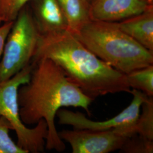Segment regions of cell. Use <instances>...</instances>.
<instances>
[{
    "instance_id": "3",
    "label": "cell",
    "mask_w": 153,
    "mask_h": 153,
    "mask_svg": "<svg viewBox=\"0 0 153 153\" xmlns=\"http://www.w3.org/2000/svg\"><path fill=\"white\" fill-rule=\"evenodd\" d=\"M74 35L100 60L126 75L153 65V53L121 31L116 22L91 20Z\"/></svg>"
},
{
    "instance_id": "15",
    "label": "cell",
    "mask_w": 153,
    "mask_h": 153,
    "mask_svg": "<svg viewBox=\"0 0 153 153\" xmlns=\"http://www.w3.org/2000/svg\"><path fill=\"white\" fill-rule=\"evenodd\" d=\"M120 150L126 153H152L153 140L137 134L127 138Z\"/></svg>"
},
{
    "instance_id": "2",
    "label": "cell",
    "mask_w": 153,
    "mask_h": 153,
    "mask_svg": "<svg viewBox=\"0 0 153 153\" xmlns=\"http://www.w3.org/2000/svg\"><path fill=\"white\" fill-rule=\"evenodd\" d=\"M53 61L67 78L88 97L131 93L126 74L100 60L69 30L40 33L31 62Z\"/></svg>"
},
{
    "instance_id": "17",
    "label": "cell",
    "mask_w": 153,
    "mask_h": 153,
    "mask_svg": "<svg viewBox=\"0 0 153 153\" xmlns=\"http://www.w3.org/2000/svg\"><path fill=\"white\" fill-rule=\"evenodd\" d=\"M14 22H4L0 26V57L2 54L6 40L11 30Z\"/></svg>"
},
{
    "instance_id": "12",
    "label": "cell",
    "mask_w": 153,
    "mask_h": 153,
    "mask_svg": "<svg viewBox=\"0 0 153 153\" xmlns=\"http://www.w3.org/2000/svg\"><path fill=\"white\" fill-rule=\"evenodd\" d=\"M126 76L130 88L153 97V65L133 71Z\"/></svg>"
},
{
    "instance_id": "1",
    "label": "cell",
    "mask_w": 153,
    "mask_h": 153,
    "mask_svg": "<svg viewBox=\"0 0 153 153\" xmlns=\"http://www.w3.org/2000/svg\"><path fill=\"white\" fill-rule=\"evenodd\" d=\"M32 64L29 81L18 91L20 117L26 126L45 121L48 126L45 148L62 152L65 145L56 129L57 112L62 107H72L81 108L90 116L89 107L94 99L73 83L53 61L42 59Z\"/></svg>"
},
{
    "instance_id": "13",
    "label": "cell",
    "mask_w": 153,
    "mask_h": 153,
    "mask_svg": "<svg viewBox=\"0 0 153 153\" xmlns=\"http://www.w3.org/2000/svg\"><path fill=\"white\" fill-rule=\"evenodd\" d=\"M142 114L135 124L137 134L153 140V97H148L141 105Z\"/></svg>"
},
{
    "instance_id": "8",
    "label": "cell",
    "mask_w": 153,
    "mask_h": 153,
    "mask_svg": "<svg viewBox=\"0 0 153 153\" xmlns=\"http://www.w3.org/2000/svg\"><path fill=\"white\" fill-rule=\"evenodd\" d=\"M153 8V0H94L90 4L91 20L117 22Z\"/></svg>"
},
{
    "instance_id": "5",
    "label": "cell",
    "mask_w": 153,
    "mask_h": 153,
    "mask_svg": "<svg viewBox=\"0 0 153 153\" xmlns=\"http://www.w3.org/2000/svg\"><path fill=\"white\" fill-rule=\"evenodd\" d=\"M40 33L34 17L24 7L6 40L0 61V81L10 79L31 64Z\"/></svg>"
},
{
    "instance_id": "19",
    "label": "cell",
    "mask_w": 153,
    "mask_h": 153,
    "mask_svg": "<svg viewBox=\"0 0 153 153\" xmlns=\"http://www.w3.org/2000/svg\"><path fill=\"white\" fill-rule=\"evenodd\" d=\"M0 23H1V22H0Z\"/></svg>"
},
{
    "instance_id": "11",
    "label": "cell",
    "mask_w": 153,
    "mask_h": 153,
    "mask_svg": "<svg viewBox=\"0 0 153 153\" xmlns=\"http://www.w3.org/2000/svg\"><path fill=\"white\" fill-rule=\"evenodd\" d=\"M65 18L67 30L74 34L88 22L90 4L87 0H57Z\"/></svg>"
},
{
    "instance_id": "14",
    "label": "cell",
    "mask_w": 153,
    "mask_h": 153,
    "mask_svg": "<svg viewBox=\"0 0 153 153\" xmlns=\"http://www.w3.org/2000/svg\"><path fill=\"white\" fill-rule=\"evenodd\" d=\"M13 127L9 121L0 116V153H27L19 147L9 136Z\"/></svg>"
},
{
    "instance_id": "16",
    "label": "cell",
    "mask_w": 153,
    "mask_h": 153,
    "mask_svg": "<svg viewBox=\"0 0 153 153\" xmlns=\"http://www.w3.org/2000/svg\"><path fill=\"white\" fill-rule=\"evenodd\" d=\"M31 0H0V22H14Z\"/></svg>"
},
{
    "instance_id": "9",
    "label": "cell",
    "mask_w": 153,
    "mask_h": 153,
    "mask_svg": "<svg viewBox=\"0 0 153 153\" xmlns=\"http://www.w3.org/2000/svg\"><path fill=\"white\" fill-rule=\"evenodd\" d=\"M116 23L121 31L153 53V8Z\"/></svg>"
},
{
    "instance_id": "7",
    "label": "cell",
    "mask_w": 153,
    "mask_h": 153,
    "mask_svg": "<svg viewBox=\"0 0 153 153\" xmlns=\"http://www.w3.org/2000/svg\"><path fill=\"white\" fill-rule=\"evenodd\" d=\"M63 141L70 144L73 153H108L120 150L127 140L115 129L64 130L59 132Z\"/></svg>"
},
{
    "instance_id": "6",
    "label": "cell",
    "mask_w": 153,
    "mask_h": 153,
    "mask_svg": "<svg viewBox=\"0 0 153 153\" xmlns=\"http://www.w3.org/2000/svg\"><path fill=\"white\" fill-rule=\"evenodd\" d=\"M130 93L133 95L131 104L120 113L108 120H91L81 112L61 108L56 114L59 123L61 125L71 126L74 129L90 131H108L134 126L140 114L142 103L148 96L135 89H133Z\"/></svg>"
},
{
    "instance_id": "10",
    "label": "cell",
    "mask_w": 153,
    "mask_h": 153,
    "mask_svg": "<svg viewBox=\"0 0 153 153\" xmlns=\"http://www.w3.org/2000/svg\"><path fill=\"white\" fill-rule=\"evenodd\" d=\"M35 20L41 33L67 29L65 18L57 0H36Z\"/></svg>"
},
{
    "instance_id": "18",
    "label": "cell",
    "mask_w": 153,
    "mask_h": 153,
    "mask_svg": "<svg viewBox=\"0 0 153 153\" xmlns=\"http://www.w3.org/2000/svg\"><path fill=\"white\" fill-rule=\"evenodd\" d=\"M87 1H88V2L90 4H91L94 0H87Z\"/></svg>"
},
{
    "instance_id": "4",
    "label": "cell",
    "mask_w": 153,
    "mask_h": 153,
    "mask_svg": "<svg viewBox=\"0 0 153 153\" xmlns=\"http://www.w3.org/2000/svg\"><path fill=\"white\" fill-rule=\"evenodd\" d=\"M33 68L31 63L10 79L0 81V116L11 124L16 133L19 147L27 153H39L43 152L45 148L47 124L42 119L34 128H27L20 117L18 100V89L29 81Z\"/></svg>"
}]
</instances>
